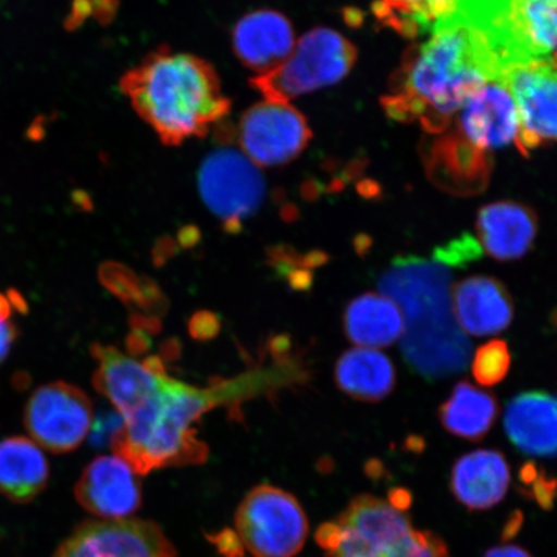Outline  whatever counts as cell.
I'll return each mask as SVG.
<instances>
[{
	"label": "cell",
	"mask_w": 557,
	"mask_h": 557,
	"mask_svg": "<svg viewBox=\"0 0 557 557\" xmlns=\"http://www.w3.org/2000/svg\"><path fill=\"white\" fill-rule=\"evenodd\" d=\"M426 44L404 54L383 109L394 121L420 122L429 135L447 131L487 82H499L505 62L482 13L468 0L435 25Z\"/></svg>",
	"instance_id": "obj_1"
},
{
	"label": "cell",
	"mask_w": 557,
	"mask_h": 557,
	"mask_svg": "<svg viewBox=\"0 0 557 557\" xmlns=\"http://www.w3.org/2000/svg\"><path fill=\"white\" fill-rule=\"evenodd\" d=\"M121 88L138 116L171 146L205 137L232 108L209 62L169 47L128 70Z\"/></svg>",
	"instance_id": "obj_2"
},
{
	"label": "cell",
	"mask_w": 557,
	"mask_h": 557,
	"mask_svg": "<svg viewBox=\"0 0 557 557\" xmlns=\"http://www.w3.org/2000/svg\"><path fill=\"white\" fill-rule=\"evenodd\" d=\"M450 274L416 256L396 257L380 288L401 306L404 358L412 371L435 380L463 371L470 343L453 315Z\"/></svg>",
	"instance_id": "obj_3"
},
{
	"label": "cell",
	"mask_w": 557,
	"mask_h": 557,
	"mask_svg": "<svg viewBox=\"0 0 557 557\" xmlns=\"http://www.w3.org/2000/svg\"><path fill=\"white\" fill-rule=\"evenodd\" d=\"M227 394V385L200 389L165 374L151 398L124 418L123 428L111 441L114 455L138 475L180 466L203 465L208 447L199 441L194 423Z\"/></svg>",
	"instance_id": "obj_4"
},
{
	"label": "cell",
	"mask_w": 557,
	"mask_h": 557,
	"mask_svg": "<svg viewBox=\"0 0 557 557\" xmlns=\"http://www.w3.org/2000/svg\"><path fill=\"white\" fill-rule=\"evenodd\" d=\"M357 59V48L343 34L317 27L296 41L281 66L255 75L250 85L264 100L289 103L299 96L336 85L350 73Z\"/></svg>",
	"instance_id": "obj_5"
},
{
	"label": "cell",
	"mask_w": 557,
	"mask_h": 557,
	"mask_svg": "<svg viewBox=\"0 0 557 557\" xmlns=\"http://www.w3.org/2000/svg\"><path fill=\"white\" fill-rule=\"evenodd\" d=\"M236 537L253 557H295L309 537V520L294 494L270 484L250 490L235 515Z\"/></svg>",
	"instance_id": "obj_6"
},
{
	"label": "cell",
	"mask_w": 557,
	"mask_h": 557,
	"mask_svg": "<svg viewBox=\"0 0 557 557\" xmlns=\"http://www.w3.org/2000/svg\"><path fill=\"white\" fill-rule=\"evenodd\" d=\"M198 186L209 211L230 233H238L243 221L259 211L267 193L259 166L227 146L215 149L201 163Z\"/></svg>",
	"instance_id": "obj_7"
},
{
	"label": "cell",
	"mask_w": 557,
	"mask_h": 557,
	"mask_svg": "<svg viewBox=\"0 0 557 557\" xmlns=\"http://www.w3.org/2000/svg\"><path fill=\"white\" fill-rule=\"evenodd\" d=\"M499 82L517 107L521 154L557 143V53L515 62Z\"/></svg>",
	"instance_id": "obj_8"
},
{
	"label": "cell",
	"mask_w": 557,
	"mask_h": 557,
	"mask_svg": "<svg viewBox=\"0 0 557 557\" xmlns=\"http://www.w3.org/2000/svg\"><path fill=\"white\" fill-rule=\"evenodd\" d=\"M312 132L301 111L288 102L263 100L240 117V151L257 166L284 165L308 148Z\"/></svg>",
	"instance_id": "obj_9"
},
{
	"label": "cell",
	"mask_w": 557,
	"mask_h": 557,
	"mask_svg": "<svg viewBox=\"0 0 557 557\" xmlns=\"http://www.w3.org/2000/svg\"><path fill=\"white\" fill-rule=\"evenodd\" d=\"M92 417V403L85 392L66 382H52L35 389L24 422L35 443L62 455L85 442Z\"/></svg>",
	"instance_id": "obj_10"
},
{
	"label": "cell",
	"mask_w": 557,
	"mask_h": 557,
	"mask_svg": "<svg viewBox=\"0 0 557 557\" xmlns=\"http://www.w3.org/2000/svg\"><path fill=\"white\" fill-rule=\"evenodd\" d=\"M54 557H177V553L156 522L129 518L85 522Z\"/></svg>",
	"instance_id": "obj_11"
},
{
	"label": "cell",
	"mask_w": 557,
	"mask_h": 557,
	"mask_svg": "<svg viewBox=\"0 0 557 557\" xmlns=\"http://www.w3.org/2000/svg\"><path fill=\"white\" fill-rule=\"evenodd\" d=\"M493 21L512 64L557 53V0H493Z\"/></svg>",
	"instance_id": "obj_12"
},
{
	"label": "cell",
	"mask_w": 557,
	"mask_h": 557,
	"mask_svg": "<svg viewBox=\"0 0 557 557\" xmlns=\"http://www.w3.org/2000/svg\"><path fill=\"white\" fill-rule=\"evenodd\" d=\"M75 497L85 510L102 520L129 519L143 505L138 473L117 456H101L83 471Z\"/></svg>",
	"instance_id": "obj_13"
},
{
	"label": "cell",
	"mask_w": 557,
	"mask_h": 557,
	"mask_svg": "<svg viewBox=\"0 0 557 557\" xmlns=\"http://www.w3.org/2000/svg\"><path fill=\"white\" fill-rule=\"evenodd\" d=\"M92 355L99 361L94 386L113 403L123 420L154 395L166 374L158 358L138 361L113 346L95 344Z\"/></svg>",
	"instance_id": "obj_14"
},
{
	"label": "cell",
	"mask_w": 557,
	"mask_h": 557,
	"mask_svg": "<svg viewBox=\"0 0 557 557\" xmlns=\"http://www.w3.org/2000/svg\"><path fill=\"white\" fill-rule=\"evenodd\" d=\"M424 163L436 186L461 197L484 191L493 164L490 152L472 145L453 124L434 135L424 150Z\"/></svg>",
	"instance_id": "obj_15"
},
{
	"label": "cell",
	"mask_w": 557,
	"mask_h": 557,
	"mask_svg": "<svg viewBox=\"0 0 557 557\" xmlns=\"http://www.w3.org/2000/svg\"><path fill=\"white\" fill-rule=\"evenodd\" d=\"M455 125L472 145L490 154L510 144L517 146V107L500 82H487L473 94L455 117Z\"/></svg>",
	"instance_id": "obj_16"
},
{
	"label": "cell",
	"mask_w": 557,
	"mask_h": 557,
	"mask_svg": "<svg viewBox=\"0 0 557 557\" xmlns=\"http://www.w3.org/2000/svg\"><path fill=\"white\" fill-rule=\"evenodd\" d=\"M453 315L463 332L484 337L500 333L513 320V299L497 277L475 275L451 285Z\"/></svg>",
	"instance_id": "obj_17"
},
{
	"label": "cell",
	"mask_w": 557,
	"mask_h": 557,
	"mask_svg": "<svg viewBox=\"0 0 557 557\" xmlns=\"http://www.w3.org/2000/svg\"><path fill=\"white\" fill-rule=\"evenodd\" d=\"M295 46L290 21L273 10L248 13L233 30L235 54L256 75L268 74L281 66Z\"/></svg>",
	"instance_id": "obj_18"
},
{
	"label": "cell",
	"mask_w": 557,
	"mask_h": 557,
	"mask_svg": "<svg viewBox=\"0 0 557 557\" xmlns=\"http://www.w3.org/2000/svg\"><path fill=\"white\" fill-rule=\"evenodd\" d=\"M476 233L480 246L493 260L518 261L529 253L537 238V213L519 201H496L480 209Z\"/></svg>",
	"instance_id": "obj_19"
},
{
	"label": "cell",
	"mask_w": 557,
	"mask_h": 557,
	"mask_svg": "<svg viewBox=\"0 0 557 557\" xmlns=\"http://www.w3.org/2000/svg\"><path fill=\"white\" fill-rule=\"evenodd\" d=\"M504 424L508 438L522 455L557 456V396L545 392L515 396L507 404Z\"/></svg>",
	"instance_id": "obj_20"
},
{
	"label": "cell",
	"mask_w": 557,
	"mask_h": 557,
	"mask_svg": "<svg viewBox=\"0 0 557 557\" xmlns=\"http://www.w3.org/2000/svg\"><path fill=\"white\" fill-rule=\"evenodd\" d=\"M510 482V466L503 453L494 449H479L458 458L450 476L458 503L475 511L498 505Z\"/></svg>",
	"instance_id": "obj_21"
},
{
	"label": "cell",
	"mask_w": 557,
	"mask_h": 557,
	"mask_svg": "<svg viewBox=\"0 0 557 557\" xmlns=\"http://www.w3.org/2000/svg\"><path fill=\"white\" fill-rule=\"evenodd\" d=\"M404 329L400 306L386 295L367 292L346 306L345 334L358 347L392 346L403 337Z\"/></svg>",
	"instance_id": "obj_22"
},
{
	"label": "cell",
	"mask_w": 557,
	"mask_h": 557,
	"mask_svg": "<svg viewBox=\"0 0 557 557\" xmlns=\"http://www.w3.org/2000/svg\"><path fill=\"white\" fill-rule=\"evenodd\" d=\"M334 380L344 394L364 403H379L394 392L393 361L374 348L357 347L341 355Z\"/></svg>",
	"instance_id": "obj_23"
},
{
	"label": "cell",
	"mask_w": 557,
	"mask_h": 557,
	"mask_svg": "<svg viewBox=\"0 0 557 557\" xmlns=\"http://www.w3.org/2000/svg\"><path fill=\"white\" fill-rule=\"evenodd\" d=\"M50 469L37 443L23 436L0 442V493L29 503L45 490Z\"/></svg>",
	"instance_id": "obj_24"
},
{
	"label": "cell",
	"mask_w": 557,
	"mask_h": 557,
	"mask_svg": "<svg viewBox=\"0 0 557 557\" xmlns=\"http://www.w3.org/2000/svg\"><path fill=\"white\" fill-rule=\"evenodd\" d=\"M498 413L496 396L468 381L457 383L437 410L438 420L449 434L470 442L482 441L496 423Z\"/></svg>",
	"instance_id": "obj_25"
},
{
	"label": "cell",
	"mask_w": 557,
	"mask_h": 557,
	"mask_svg": "<svg viewBox=\"0 0 557 557\" xmlns=\"http://www.w3.org/2000/svg\"><path fill=\"white\" fill-rule=\"evenodd\" d=\"M459 0H379L375 16L404 37L433 32L435 25L455 11Z\"/></svg>",
	"instance_id": "obj_26"
},
{
	"label": "cell",
	"mask_w": 557,
	"mask_h": 557,
	"mask_svg": "<svg viewBox=\"0 0 557 557\" xmlns=\"http://www.w3.org/2000/svg\"><path fill=\"white\" fill-rule=\"evenodd\" d=\"M510 367L511 354L507 343L493 339L478 347L472 361V375L479 385L492 387L506 379Z\"/></svg>",
	"instance_id": "obj_27"
},
{
	"label": "cell",
	"mask_w": 557,
	"mask_h": 557,
	"mask_svg": "<svg viewBox=\"0 0 557 557\" xmlns=\"http://www.w3.org/2000/svg\"><path fill=\"white\" fill-rule=\"evenodd\" d=\"M483 255L484 250L475 236L463 233L444 246L436 247L433 252V261L444 264V267L463 269L482 259Z\"/></svg>",
	"instance_id": "obj_28"
},
{
	"label": "cell",
	"mask_w": 557,
	"mask_h": 557,
	"mask_svg": "<svg viewBox=\"0 0 557 557\" xmlns=\"http://www.w3.org/2000/svg\"><path fill=\"white\" fill-rule=\"evenodd\" d=\"M383 557H450V555L447 545L438 535L413 529Z\"/></svg>",
	"instance_id": "obj_29"
},
{
	"label": "cell",
	"mask_w": 557,
	"mask_h": 557,
	"mask_svg": "<svg viewBox=\"0 0 557 557\" xmlns=\"http://www.w3.org/2000/svg\"><path fill=\"white\" fill-rule=\"evenodd\" d=\"M16 336L17 330L13 323L9 322V320H7V322H0V364L3 363L7 355H9Z\"/></svg>",
	"instance_id": "obj_30"
},
{
	"label": "cell",
	"mask_w": 557,
	"mask_h": 557,
	"mask_svg": "<svg viewBox=\"0 0 557 557\" xmlns=\"http://www.w3.org/2000/svg\"><path fill=\"white\" fill-rule=\"evenodd\" d=\"M484 557H532V555L519 546L505 545L491 548Z\"/></svg>",
	"instance_id": "obj_31"
},
{
	"label": "cell",
	"mask_w": 557,
	"mask_h": 557,
	"mask_svg": "<svg viewBox=\"0 0 557 557\" xmlns=\"http://www.w3.org/2000/svg\"><path fill=\"white\" fill-rule=\"evenodd\" d=\"M9 301L11 304V308H15L16 310L21 312H27V305L25 302V299L21 297L17 290L11 289L9 292Z\"/></svg>",
	"instance_id": "obj_32"
},
{
	"label": "cell",
	"mask_w": 557,
	"mask_h": 557,
	"mask_svg": "<svg viewBox=\"0 0 557 557\" xmlns=\"http://www.w3.org/2000/svg\"><path fill=\"white\" fill-rule=\"evenodd\" d=\"M372 247V239L369 236L361 235L357 240H355V248H357V252L359 256H366Z\"/></svg>",
	"instance_id": "obj_33"
},
{
	"label": "cell",
	"mask_w": 557,
	"mask_h": 557,
	"mask_svg": "<svg viewBox=\"0 0 557 557\" xmlns=\"http://www.w3.org/2000/svg\"><path fill=\"white\" fill-rule=\"evenodd\" d=\"M11 304L9 298L0 295V322H7L11 317Z\"/></svg>",
	"instance_id": "obj_34"
},
{
	"label": "cell",
	"mask_w": 557,
	"mask_h": 557,
	"mask_svg": "<svg viewBox=\"0 0 557 557\" xmlns=\"http://www.w3.org/2000/svg\"><path fill=\"white\" fill-rule=\"evenodd\" d=\"M407 445L410 449L422 450L424 442L422 437L413 435L408 437Z\"/></svg>",
	"instance_id": "obj_35"
},
{
	"label": "cell",
	"mask_w": 557,
	"mask_h": 557,
	"mask_svg": "<svg viewBox=\"0 0 557 557\" xmlns=\"http://www.w3.org/2000/svg\"><path fill=\"white\" fill-rule=\"evenodd\" d=\"M549 322H552L555 329H557V309H555L552 312V315H549Z\"/></svg>",
	"instance_id": "obj_36"
}]
</instances>
